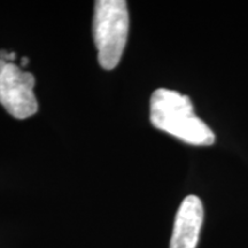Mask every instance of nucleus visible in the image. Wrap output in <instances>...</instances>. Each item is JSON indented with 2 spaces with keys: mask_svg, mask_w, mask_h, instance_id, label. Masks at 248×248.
Returning a JSON list of instances; mask_svg holds the SVG:
<instances>
[{
  "mask_svg": "<svg viewBox=\"0 0 248 248\" xmlns=\"http://www.w3.org/2000/svg\"><path fill=\"white\" fill-rule=\"evenodd\" d=\"M150 120L156 129L186 144L210 146L215 133L195 114L187 95L168 89L155 90L150 102Z\"/></svg>",
  "mask_w": 248,
  "mask_h": 248,
  "instance_id": "nucleus-1",
  "label": "nucleus"
},
{
  "mask_svg": "<svg viewBox=\"0 0 248 248\" xmlns=\"http://www.w3.org/2000/svg\"><path fill=\"white\" fill-rule=\"evenodd\" d=\"M92 28L99 63L106 70L114 69L122 58L128 39L129 12L126 1H95Z\"/></svg>",
  "mask_w": 248,
  "mask_h": 248,
  "instance_id": "nucleus-2",
  "label": "nucleus"
},
{
  "mask_svg": "<svg viewBox=\"0 0 248 248\" xmlns=\"http://www.w3.org/2000/svg\"><path fill=\"white\" fill-rule=\"evenodd\" d=\"M33 88L32 74L13 62L0 60V104L15 119H28L38 110Z\"/></svg>",
  "mask_w": 248,
  "mask_h": 248,
  "instance_id": "nucleus-3",
  "label": "nucleus"
},
{
  "mask_svg": "<svg viewBox=\"0 0 248 248\" xmlns=\"http://www.w3.org/2000/svg\"><path fill=\"white\" fill-rule=\"evenodd\" d=\"M202 223V201L197 195H187L176 214L170 248H197Z\"/></svg>",
  "mask_w": 248,
  "mask_h": 248,
  "instance_id": "nucleus-4",
  "label": "nucleus"
},
{
  "mask_svg": "<svg viewBox=\"0 0 248 248\" xmlns=\"http://www.w3.org/2000/svg\"><path fill=\"white\" fill-rule=\"evenodd\" d=\"M28 62H29V61H28V58H23L22 59V66H27Z\"/></svg>",
  "mask_w": 248,
  "mask_h": 248,
  "instance_id": "nucleus-5",
  "label": "nucleus"
}]
</instances>
